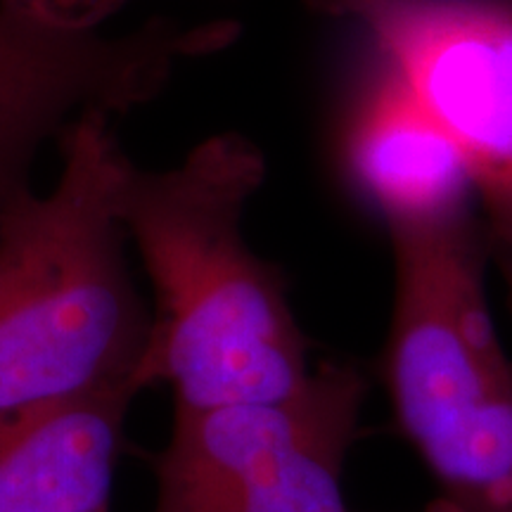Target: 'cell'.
<instances>
[{
    "label": "cell",
    "mask_w": 512,
    "mask_h": 512,
    "mask_svg": "<svg viewBox=\"0 0 512 512\" xmlns=\"http://www.w3.org/2000/svg\"><path fill=\"white\" fill-rule=\"evenodd\" d=\"M264 178V155L240 133L202 140L171 169L128 159L119 216L155 290L138 394L166 384L176 408L275 399L316 370L283 271L242 228Z\"/></svg>",
    "instance_id": "cell-1"
},
{
    "label": "cell",
    "mask_w": 512,
    "mask_h": 512,
    "mask_svg": "<svg viewBox=\"0 0 512 512\" xmlns=\"http://www.w3.org/2000/svg\"><path fill=\"white\" fill-rule=\"evenodd\" d=\"M112 121H76L57 143L55 188L0 211V413L133 384L150 316L126 256L128 157Z\"/></svg>",
    "instance_id": "cell-2"
},
{
    "label": "cell",
    "mask_w": 512,
    "mask_h": 512,
    "mask_svg": "<svg viewBox=\"0 0 512 512\" xmlns=\"http://www.w3.org/2000/svg\"><path fill=\"white\" fill-rule=\"evenodd\" d=\"M394 302L380 356L401 437L460 512H512V358L486 299L477 211L387 228Z\"/></svg>",
    "instance_id": "cell-3"
},
{
    "label": "cell",
    "mask_w": 512,
    "mask_h": 512,
    "mask_svg": "<svg viewBox=\"0 0 512 512\" xmlns=\"http://www.w3.org/2000/svg\"><path fill=\"white\" fill-rule=\"evenodd\" d=\"M349 24L458 147L512 313V0H304Z\"/></svg>",
    "instance_id": "cell-4"
},
{
    "label": "cell",
    "mask_w": 512,
    "mask_h": 512,
    "mask_svg": "<svg viewBox=\"0 0 512 512\" xmlns=\"http://www.w3.org/2000/svg\"><path fill=\"white\" fill-rule=\"evenodd\" d=\"M138 81L124 36L53 29L0 8V209L29 190L43 147L88 114L126 112Z\"/></svg>",
    "instance_id": "cell-5"
},
{
    "label": "cell",
    "mask_w": 512,
    "mask_h": 512,
    "mask_svg": "<svg viewBox=\"0 0 512 512\" xmlns=\"http://www.w3.org/2000/svg\"><path fill=\"white\" fill-rule=\"evenodd\" d=\"M337 166L384 228L437 221L475 207L458 147L408 83L368 50L337 121Z\"/></svg>",
    "instance_id": "cell-6"
},
{
    "label": "cell",
    "mask_w": 512,
    "mask_h": 512,
    "mask_svg": "<svg viewBox=\"0 0 512 512\" xmlns=\"http://www.w3.org/2000/svg\"><path fill=\"white\" fill-rule=\"evenodd\" d=\"M354 444H294L240 420L202 422L155 463L152 512H351L344 465Z\"/></svg>",
    "instance_id": "cell-7"
},
{
    "label": "cell",
    "mask_w": 512,
    "mask_h": 512,
    "mask_svg": "<svg viewBox=\"0 0 512 512\" xmlns=\"http://www.w3.org/2000/svg\"><path fill=\"white\" fill-rule=\"evenodd\" d=\"M131 382L0 413V512H107Z\"/></svg>",
    "instance_id": "cell-8"
},
{
    "label": "cell",
    "mask_w": 512,
    "mask_h": 512,
    "mask_svg": "<svg viewBox=\"0 0 512 512\" xmlns=\"http://www.w3.org/2000/svg\"><path fill=\"white\" fill-rule=\"evenodd\" d=\"M131 0H0V8L64 31H100Z\"/></svg>",
    "instance_id": "cell-9"
},
{
    "label": "cell",
    "mask_w": 512,
    "mask_h": 512,
    "mask_svg": "<svg viewBox=\"0 0 512 512\" xmlns=\"http://www.w3.org/2000/svg\"><path fill=\"white\" fill-rule=\"evenodd\" d=\"M425 512H460V510H456V508H453V505H448V503H444V501H441V498H439V501L434 503L432 508H427Z\"/></svg>",
    "instance_id": "cell-10"
}]
</instances>
